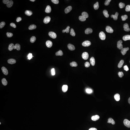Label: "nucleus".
<instances>
[{"instance_id": "f257e3e1", "label": "nucleus", "mask_w": 130, "mask_h": 130, "mask_svg": "<svg viewBox=\"0 0 130 130\" xmlns=\"http://www.w3.org/2000/svg\"><path fill=\"white\" fill-rule=\"evenodd\" d=\"M73 51L74 54L79 58H83L85 56V52L81 48L75 47L73 49Z\"/></svg>"}, {"instance_id": "f03ea898", "label": "nucleus", "mask_w": 130, "mask_h": 130, "mask_svg": "<svg viewBox=\"0 0 130 130\" xmlns=\"http://www.w3.org/2000/svg\"><path fill=\"white\" fill-rule=\"evenodd\" d=\"M75 30H76V27L75 26L71 24V25H69L67 27L65 30V33L67 35L70 36L75 33Z\"/></svg>"}, {"instance_id": "7ed1b4c3", "label": "nucleus", "mask_w": 130, "mask_h": 130, "mask_svg": "<svg viewBox=\"0 0 130 130\" xmlns=\"http://www.w3.org/2000/svg\"><path fill=\"white\" fill-rule=\"evenodd\" d=\"M2 105L3 107L6 111L8 113H11L13 110V108L9 102L7 100H4L2 102Z\"/></svg>"}, {"instance_id": "20e7f679", "label": "nucleus", "mask_w": 130, "mask_h": 130, "mask_svg": "<svg viewBox=\"0 0 130 130\" xmlns=\"http://www.w3.org/2000/svg\"><path fill=\"white\" fill-rule=\"evenodd\" d=\"M69 67L71 71L72 72H75L77 71L79 68V64L76 61L72 60L69 62Z\"/></svg>"}, {"instance_id": "39448f33", "label": "nucleus", "mask_w": 130, "mask_h": 130, "mask_svg": "<svg viewBox=\"0 0 130 130\" xmlns=\"http://www.w3.org/2000/svg\"><path fill=\"white\" fill-rule=\"evenodd\" d=\"M101 70L103 73L107 76L111 75L113 73L111 69L107 66H103L101 68Z\"/></svg>"}, {"instance_id": "423d86ee", "label": "nucleus", "mask_w": 130, "mask_h": 130, "mask_svg": "<svg viewBox=\"0 0 130 130\" xmlns=\"http://www.w3.org/2000/svg\"><path fill=\"white\" fill-rule=\"evenodd\" d=\"M108 14V11L107 9H102L100 11L97 15V19L99 20H101L106 17Z\"/></svg>"}, {"instance_id": "0eeeda50", "label": "nucleus", "mask_w": 130, "mask_h": 130, "mask_svg": "<svg viewBox=\"0 0 130 130\" xmlns=\"http://www.w3.org/2000/svg\"><path fill=\"white\" fill-rule=\"evenodd\" d=\"M11 93L13 96H20L24 94V92L23 90L20 88H15L12 90Z\"/></svg>"}, {"instance_id": "6e6552de", "label": "nucleus", "mask_w": 130, "mask_h": 130, "mask_svg": "<svg viewBox=\"0 0 130 130\" xmlns=\"http://www.w3.org/2000/svg\"><path fill=\"white\" fill-rule=\"evenodd\" d=\"M77 16V13L75 8H72L70 9L68 14V17L70 20H74Z\"/></svg>"}, {"instance_id": "1a4fd4ad", "label": "nucleus", "mask_w": 130, "mask_h": 130, "mask_svg": "<svg viewBox=\"0 0 130 130\" xmlns=\"http://www.w3.org/2000/svg\"><path fill=\"white\" fill-rule=\"evenodd\" d=\"M20 3L19 1L16 0L14 1L12 4L10 6V9L12 11L15 12L17 11L19 8Z\"/></svg>"}, {"instance_id": "9d476101", "label": "nucleus", "mask_w": 130, "mask_h": 130, "mask_svg": "<svg viewBox=\"0 0 130 130\" xmlns=\"http://www.w3.org/2000/svg\"><path fill=\"white\" fill-rule=\"evenodd\" d=\"M22 68L19 65H17L13 68V74L15 76H17L21 73Z\"/></svg>"}, {"instance_id": "9b49d317", "label": "nucleus", "mask_w": 130, "mask_h": 130, "mask_svg": "<svg viewBox=\"0 0 130 130\" xmlns=\"http://www.w3.org/2000/svg\"><path fill=\"white\" fill-rule=\"evenodd\" d=\"M37 20L39 22L42 24H45L48 22L49 19L47 17L44 16L40 15L37 17Z\"/></svg>"}, {"instance_id": "f8f14e48", "label": "nucleus", "mask_w": 130, "mask_h": 130, "mask_svg": "<svg viewBox=\"0 0 130 130\" xmlns=\"http://www.w3.org/2000/svg\"><path fill=\"white\" fill-rule=\"evenodd\" d=\"M55 39L51 37H46L43 40V43L45 45H49L54 42Z\"/></svg>"}, {"instance_id": "ddd939ff", "label": "nucleus", "mask_w": 130, "mask_h": 130, "mask_svg": "<svg viewBox=\"0 0 130 130\" xmlns=\"http://www.w3.org/2000/svg\"><path fill=\"white\" fill-rule=\"evenodd\" d=\"M95 82V80L92 75H90L88 77L84 80V82L85 84H93Z\"/></svg>"}, {"instance_id": "4468645a", "label": "nucleus", "mask_w": 130, "mask_h": 130, "mask_svg": "<svg viewBox=\"0 0 130 130\" xmlns=\"http://www.w3.org/2000/svg\"><path fill=\"white\" fill-rule=\"evenodd\" d=\"M3 126L6 128H9L11 126V123L8 118L7 117L4 118L3 120Z\"/></svg>"}, {"instance_id": "2eb2a0df", "label": "nucleus", "mask_w": 130, "mask_h": 130, "mask_svg": "<svg viewBox=\"0 0 130 130\" xmlns=\"http://www.w3.org/2000/svg\"><path fill=\"white\" fill-rule=\"evenodd\" d=\"M105 42V41L104 39H102L101 40L100 42L97 45H95L93 46V48L94 49H96L98 48L99 49L102 50L104 47V43Z\"/></svg>"}, {"instance_id": "dca6fc26", "label": "nucleus", "mask_w": 130, "mask_h": 130, "mask_svg": "<svg viewBox=\"0 0 130 130\" xmlns=\"http://www.w3.org/2000/svg\"><path fill=\"white\" fill-rule=\"evenodd\" d=\"M105 98L109 100H114L116 99V96L114 93L109 92L105 94Z\"/></svg>"}, {"instance_id": "f3484780", "label": "nucleus", "mask_w": 130, "mask_h": 130, "mask_svg": "<svg viewBox=\"0 0 130 130\" xmlns=\"http://www.w3.org/2000/svg\"><path fill=\"white\" fill-rule=\"evenodd\" d=\"M105 50V52L109 55H111L113 53V48H112L111 45L109 43H106Z\"/></svg>"}, {"instance_id": "a211bd4d", "label": "nucleus", "mask_w": 130, "mask_h": 130, "mask_svg": "<svg viewBox=\"0 0 130 130\" xmlns=\"http://www.w3.org/2000/svg\"><path fill=\"white\" fill-rule=\"evenodd\" d=\"M123 86L127 90H130V79L126 78L123 81Z\"/></svg>"}, {"instance_id": "6ab92c4d", "label": "nucleus", "mask_w": 130, "mask_h": 130, "mask_svg": "<svg viewBox=\"0 0 130 130\" xmlns=\"http://www.w3.org/2000/svg\"><path fill=\"white\" fill-rule=\"evenodd\" d=\"M118 28L122 32H126L129 30V27L124 24H120L118 26Z\"/></svg>"}, {"instance_id": "aec40b11", "label": "nucleus", "mask_w": 130, "mask_h": 130, "mask_svg": "<svg viewBox=\"0 0 130 130\" xmlns=\"http://www.w3.org/2000/svg\"><path fill=\"white\" fill-rule=\"evenodd\" d=\"M54 56L52 54H49L46 56L45 59V62L46 64H50L52 63L54 60Z\"/></svg>"}, {"instance_id": "412c9836", "label": "nucleus", "mask_w": 130, "mask_h": 130, "mask_svg": "<svg viewBox=\"0 0 130 130\" xmlns=\"http://www.w3.org/2000/svg\"><path fill=\"white\" fill-rule=\"evenodd\" d=\"M22 69L24 71V74L26 75H29L31 73V69L29 66H25L22 67Z\"/></svg>"}, {"instance_id": "4be33fe9", "label": "nucleus", "mask_w": 130, "mask_h": 130, "mask_svg": "<svg viewBox=\"0 0 130 130\" xmlns=\"http://www.w3.org/2000/svg\"><path fill=\"white\" fill-rule=\"evenodd\" d=\"M8 37V34L6 33H3L0 35V42H4Z\"/></svg>"}, {"instance_id": "5701e85b", "label": "nucleus", "mask_w": 130, "mask_h": 130, "mask_svg": "<svg viewBox=\"0 0 130 130\" xmlns=\"http://www.w3.org/2000/svg\"><path fill=\"white\" fill-rule=\"evenodd\" d=\"M11 55L15 56L19 54V51L16 49H11L9 50Z\"/></svg>"}, {"instance_id": "b1692460", "label": "nucleus", "mask_w": 130, "mask_h": 130, "mask_svg": "<svg viewBox=\"0 0 130 130\" xmlns=\"http://www.w3.org/2000/svg\"><path fill=\"white\" fill-rule=\"evenodd\" d=\"M50 85L49 84L48 80H44L41 84L42 88L44 90H45L47 88H48L49 86Z\"/></svg>"}, {"instance_id": "393cba45", "label": "nucleus", "mask_w": 130, "mask_h": 130, "mask_svg": "<svg viewBox=\"0 0 130 130\" xmlns=\"http://www.w3.org/2000/svg\"><path fill=\"white\" fill-rule=\"evenodd\" d=\"M123 24L130 28V19L128 18H125L122 20Z\"/></svg>"}, {"instance_id": "a878e982", "label": "nucleus", "mask_w": 130, "mask_h": 130, "mask_svg": "<svg viewBox=\"0 0 130 130\" xmlns=\"http://www.w3.org/2000/svg\"><path fill=\"white\" fill-rule=\"evenodd\" d=\"M77 2L79 4L82 6H87L88 4V1L87 0H77Z\"/></svg>"}, {"instance_id": "bb28decb", "label": "nucleus", "mask_w": 130, "mask_h": 130, "mask_svg": "<svg viewBox=\"0 0 130 130\" xmlns=\"http://www.w3.org/2000/svg\"><path fill=\"white\" fill-rule=\"evenodd\" d=\"M77 111L78 113H81L83 111V109H82V104L81 103H79L77 105Z\"/></svg>"}, {"instance_id": "cd10ccee", "label": "nucleus", "mask_w": 130, "mask_h": 130, "mask_svg": "<svg viewBox=\"0 0 130 130\" xmlns=\"http://www.w3.org/2000/svg\"><path fill=\"white\" fill-rule=\"evenodd\" d=\"M15 38L16 39L20 41L21 42H24V38L22 35L19 34H17L15 35Z\"/></svg>"}, {"instance_id": "c85d7f7f", "label": "nucleus", "mask_w": 130, "mask_h": 130, "mask_svg": "<svg viewBox=\"0 0 130 130\" xmlns=\"http://www.w3.org/2000/svg\"><path fill=\"white\" fill-rule=\"evenodd\" d=\"M123 67L126 70H130V61L124 63L123 65Z\"/></svg>"}, {"instance_id": "c756f323", "label": "nucleus", "mask_w": 130, "mask_h": 130, "mask_svg": "<svg viewBox=\"0 0 130 130\" xmlns=\"http://www.w3.org/2000/svg\"><path fill=\"white\" fill-rule=\"evenodd\" d=\"M14 2L13 0H5L4 1V3L6 5L10 6Z\"/></svg>"}, {"instance_id": "7c9ffc66", "label": "nucleus", "mask_w": 130, "mask_h": 130, "mask_svg": "<svg viewBox=\"0 0 130 130\" xmlns=\"http://www.w3.org/2000/svg\"><path fill=\"white\" fill-rule=\"evenodd\" d=\"M33 28L31 26H27L25 29V32L26 33H29L32 30Z\"/></svg>"}, {"instance_id": "2f4dec72", "label": "nucleus", "mask_w": 130, "mask_h": 130, "mask_svg": "<svg viewBox=\"0 0 130 130\" xmlns=\"http://www.w3.org/2000/svg\"><path fill=\"white\" fill-rule=\"evenodd\" d=\"M127 99L129 101H130V92L128 94V95H127Z\"/></svg>"}, {"instance_id": "473e14b6", "label": "nucleus", "mask_w": 130, "mask_h": 130, "mask_svg": "<svg viewBox=\"0 0 130 130\" xmlns=\"http://www.w3.org/2000/svg\"><path fill=\"white\" fill-rule=\"evenodd\" d=\"M94 130H102V129L100 127H96L94 129Z\"/></svg>"}, {"instance_id": "72a5a7b5", "label": "nucleus", "mask_w": 130, "mask_h": 130, "mask_svg": "<svg viewBox=\"0 0 130 130\" xmlns=\"http://www.w3.org/2000/svg\"><path fill=\"white\" fill-rule=\"evenodd\" d=\"M127 49L129 51H130V43L128 45V46H127Z\"/></svg>"}, {"instance_id": "f704fd0d", "label": "nucleus", "mask_w": 130, "mask_h": 130, "mask_svg": "<svg viewBox=\"0 0 130 130\" xmlns=\"http://www.w3.org/2000/svg\"><path fill=\"white\" fill-rule=\"evenodd\" d=\"M45 1L46 2H47L51 3L53 1V0H45Z\"/></svg>"}, {"instance_id": "c9c22d12", "label": "nucleus", "mask_w": 130, "mask_h": 130, "mask_svg": "<svg viewBox=\"0 0 130 130\" xmlns=\"http://www.w3.org/2000/svg\"><path fill=\"white\" fill-rule=\"evenodd\" d=\"M23 73H24V71H23V70L22 69L21 71V74H23Z\"/></svg>"}]
</instances>
